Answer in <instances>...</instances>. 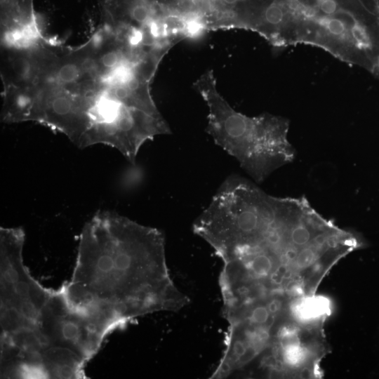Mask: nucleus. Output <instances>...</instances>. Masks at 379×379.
<instances>
[{
    "mask_svg": "<svg viewBox=\"0 0 379 379\" xmlns=\"http://www.w3.org/2000/svg\"><path fill=\"white\" fill-rule=\"evenodd\" d=\"M63 286L126 326L189 302L171 277L164 234L110 211H98L83 227L72 277Z\"/></svg>",
    "mask_w": 379,
    "mask_h": 379,
    "instance_id": "obj_1",
    "label": "nucleus"
},
{
    "mask_svg": "<svg viewBox=\"0 0 379 379\" xmlns=\"http://www.w3.org/2000/svg\"><path fill=\"white\" fill-rule=\"evenodd\" d=\"M194 87L208 108L207 132L256 182L293 161L295 151L288 139L287 119L268 113L251 117L237 112L218 91L212 70L202 74Z\"/></svg>",
    "mask_w": 379,
    "mask_h": 379,
    "instance_id": "obj_2",
    "label": "nucleus"
},
{
    "mask_svg": "<svg viewBox=\"0 0 379 379\" xmlns=\"http://www.w3.org/2000/svg\"><path fill=\"white\" fill-rule=\"evenodd\" d=\"M102 11L104 22L111 26L141 30L161 41L185 39L154 0H104Z\"/></svg>",
    "mask_w": 379,
    "mask_h": 379,
    "instance_id": "obj_3",
    "label": "nucleus"
},
{
    "mask_svg": "<svg viewBox=\"0 0 379 379\" xmlns=\"http://www.w3.org/2000/svg\"><path fill=\"white\" fill-rule=\"evenodd\" d=\"M331 301L322 295L302 297L291 307L293 317L301 324H308L319 321L331 312Z\"/></svg>",
    "mask_w": 379,
    "mask_h": 379,
    "instance_id": "obj_4",
    "label": "nucleus"
},
{
    "mask_svg": "<svg viewBox=\"0 0 379 379\" xmlns=\"http://www.w3.org/2000/svg\"><path fill=\"white\" fill-rule=\"evenodd\" d=\"M281 361L284 365L297 368L302 366L308 357V350L301 343L287 345L280 349Z\"/></svg>",
    "mask_w": 379,
    "mask_h": 379,
    "instance_id": "obj_5",
    "label": "nucleus"
},
{
    "mask_svg": "<svg viewBox=\"0 0 379 379\" xmlns=\"http://www.w3.org/2000/svg\"><path fill=\"white\" fill-rule=\"evenodd\" d=\"M371 13L379 15V0H359Z\"/></svg>",
    "mask_w": 379,
    "mask_h": 379,
    "instance_id": "obj_6",
    "label": "nucleus"
},
{
    "mask_svg": "<svg viewBox=\"0 0 379 379\" xmlns=\"http://www.w3.org/2000/svg\"><path fill=\"white\" fill-rule=\"evenodd\" d=\"M373 74L379 78V68L373 73Z\"/></svg>",
    "mask_w": 379,
    "mask_h": 379,
    "instance_id": "obj_7",
    "label": "nucleus"
}]
</instances>
